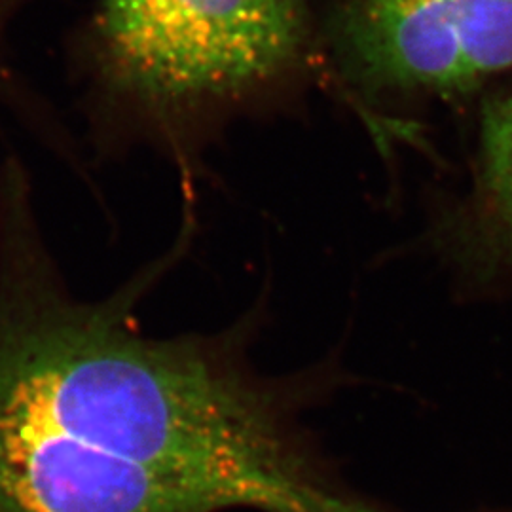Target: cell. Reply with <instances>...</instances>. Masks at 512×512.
Segmentation results:
<instances>
[{
	"label": "cell",
	"mask_w": 512,
	"mask_h": 512,
	"mask_svg": "<svg viewBox=\"0 0 512 512\" xmlns=\"http://www.w3.org/2000/svg\"><path fill=\"white\" fill-rule=\"evenodd\" d=\"M133 294L74 296L27 177H4L0 416L143 467L219 512H389L348 490L300 425L302 384L258 370L243 329L156 338Z\"/></svg>",
	"instance_id": "1"
},
{
	"label": "cell",
	"mask_w": 512,
	"mask_h": 512,
	"mask_svg": "<svg viewBox=\"0 0 512 512\" xmlns=\"http://www.w3.org/2000/svg\"><path fill=\"white\" fill-rule=\"evenodd\" d=\"M304 40V0H103L97 19L110 90L160 122L266 90Z\"/></svg>",
	"instance_id": "2"
},
{
	"label": "cell",
	"mask_w": 512,
	"mask_h": 512,
	"mask_svg": "<svg viewBox=\"0 0 512 512\" xmlns=\"http://www.w3.org/2000/svg\"><path fill=\"white\" fill-rule=\"evenodd\" d=\"M332 42L370 92H469L512 67V0H342Z\"/></svg>",
	"instance_id": "3"
},
{
	"label": "cell",
	"mask_w": 512,
	"mask_h": 512,
	"mask_svg": "<svg viewBox=\"0 0 512 512\" xmlns=\"http://www.w3.org/2000/svg\"><path fill=\"white\" fill-rule=\"evenodd\" d=\"M0 512H219L143 467L0 416Z\"/></svg>",
	"instance_id": "4"
},
{
	"label": "cell",
	"mask_w": 512,
	"mask_h": 512,
	"mask_svg": "<svg viewBox=\"0 0 512 512\" xmlns=\"http://www.w3.org/2000/svg\"><path fill=\"white\" fill-rule=\"evenodd\" d=\"M471 215L476 241L512 268V95L484 112Z\"/></svg>",
	"instance_id": "5"
}]
</instances>
